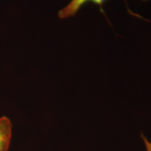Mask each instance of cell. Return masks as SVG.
Returning <instances> with one entry per match:
<instances>
[{"instance_id":"obj_3","label":"cell","mask_w":151,"mask_h":151,"mask_svg":"<svg viewBox=\"0 0 151 151\" xmlns=\"http://www.w3.org/2000/svg\"><path fill=\"white\" fill-rule=\"evenodd\" d=\"M141 137H142L143 140L144 141L146 151H151V141H149L148 140H147L146 137H145L143 134H141Z\"/></svg>"},{"instance_id":"obj_1","label":"cell","mask_w":151,"mask_h":151,"mask_svg":"<svg viewBox=\"0 0 151 151\" xmlns=\"http://www.w3.org/2000/svg\"><path fill=\"white\" fill-rule=\"evenodd\" d=\"M106 1L107 0H71L70 2L67 6L58 11V16L62 20L74 17L79 10L87 4L92 3L101 8ZM141 1H147L148 0H141Z\"/></svg>"},{"instance_id":"obj_2","label":"cell","mask_w":151,"mask_h":151,"mask_svg":"<svg viewBox=\"0 0 151 151\" xmlns=\"http://www.w3.org/2000/svg\"><path fill=\"white\" fill-rule=\"evenodd\" d=\"M13 124L8 117H0V151H9L12 137Z\"/></svg>"}]
</instances>
